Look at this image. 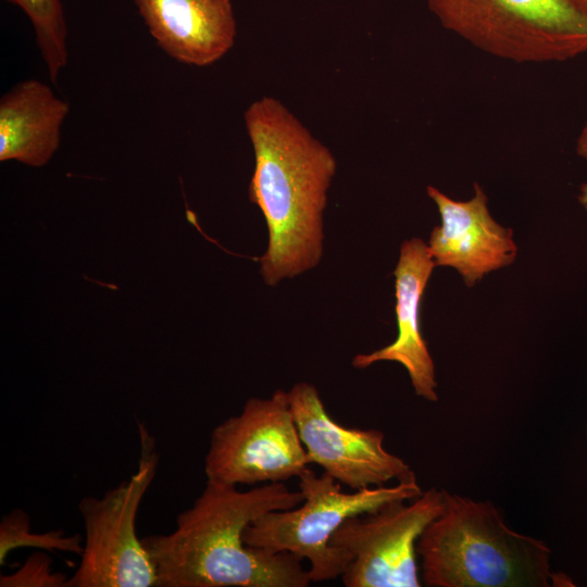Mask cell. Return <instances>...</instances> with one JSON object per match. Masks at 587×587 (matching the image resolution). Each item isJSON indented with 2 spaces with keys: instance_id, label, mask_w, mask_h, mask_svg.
<instances>
[{
  "instance_id": "obj_5",
  "label": "cell",
  "mask_w": 587,
  "mask_h": 587,
  "mask_svg": "<svg viewBox=\"0 0 587 587\" xmlns=\"http://www.w3.org/2000/svg\"><path fill=\"white\" fill-rule=\"evenodd\" d=\"M446 29L517 63L563 62L587 52V12L572 0H425Z\"/></svg>"
},
{
  "instance_id": "obj_12",
  "label": "cell",
  "mask_w": 587,
  "mask_h": 587,
  "mask_svg": "<svg viewBox=\"0 0 587 587\" xmlns=\"http://www.w3.org/2000/svg\"><path fill=\"white\" fill-rule=\"evenodd\" d=\"M150 34L171 58L208 66L234 46L230 0H134Z\"/></svg>"
},
{
  "instance_id": "obj_16",
  "label": "cell",
  "mask_w": 587,
  "mask_h": 587,
  "mask_svg": "<svg viewBox=\"0 0 587 587\" xmlns=\"http://www.w3.org/2000/svg\"><path fill=\"white\" fill-rule=\"evenodd\" d=\"M51 558L45 552H34L23 565L9 575L0 576L1 587H66L68 577L53 572Z\"/></svg>"
},
{
  "instance_id": "obj_8",
  "label": "cell",
  "mask_w": 587,
  "mask_h": 587,
  "mask_svg": "<svg viewBox=\"0 0 587 587\" xmlns=\"http://www.w3.org/2000/svg\"><path fill=\"white\" fill-rule=\"evenodd\" d=\"M445 491L432 487L408 501L347 519L329 545L352 558L341 575L346 587H420L417 541L445 507Z\"/></svg>"
},
{
  "instance_id": "obj_4",
  "label": "cell",
  "mask_w": 587,
  "mask_h": 587,
  "mask_svg": "<svg viewBox=\"0 0 587 587\" xmlns=\"http://www.w3.org/2000/svg\"><path fill=\"white\" fill-rule=\"evenodd\" d=\"M303 501L296 508L267 512L246 527V545L276 552H290L308 561L311 582L341 577L352 558L329 545L344 522L374 512L389 503L411 501L423 490L416 476L394 486H377L346 492L341 484L323 472L305 469L298 477Z\"/></svg>"
},
{
  "instance_id": "obj_6",
  "label": "cell",
  "mask_w": 587,
  "mask_h": 587,
  "mask_svg": "<svg viewBox=\"0 0 587 587\" xmlns=\"http://www.w3.org/2000/svg\"><path fill=\"white\" fill-rule=\"evenodd\" d=\"M137 471L100 498L78 503L85 539L80 562L66 587H155L154 565L136 533L140 503L154 479L159 453L153 436L139 423Z\"/></svg>"
},
{
  "instance_id": "obj_3",
  "label": "cell",
  "mask_w": 587,
  "mask_h": 587,
  "mask_svg": "<svg viewBox=\"0 0 587 587\" xmlns=\"http://www.w3.org/2000/svg\"><path fill=\"white\" fill-rule=\"evenodd\" d=\"M428 587H546L550 549L511 529L490 501L445 491V507L416 546Z\"/></svg>"
},
{
  "instance_id": "obj_19",
  "label": "cell",
  "mask_w": 587,
  "mask_h": 587,
  "mask_svg": "<svg viewBox=\"0 0 587 587\" xmlns=\"http://www.w3.org/2000/svg\"><path fill=\"white\" fill-rule=\"evenodd\" d=\"M574 3H576L580 9H583L585 12H587V0H572Z\"/></svg>"
},
{
  "instance_id": "obj_10",
  "label": "cell",
  "mask_w": 587,
  "mask_h": 587,
  "mask_svg": "<svg viewBox=\"0 0 587 587\" xmlns=\"http://www.w3.org/2000/svg\"><path fill=\"white\" fill-rule=\"evenodd\" d=\"M426 191L440 215V225L434 227L427 243L436 266L457 270L472 287L515 260L513 232L491 216L479 184L474 183V195L466 201L454 200L434 186Z\"/></svg>"
},
{
  "instance_id": "obj_17",
  "label": "cell",
  "mask_w": 587,
  "mask_h": 587,
  "mask_svg": "<svg viewBox=\"0 0 587 587\" xmlns=\"http://www.w3.org/2000/svg\"><path fill=\"white\" fill-rule=\"evenodd\" d=\"M576 151L579 157L587 161V121L585 122L576 142Z\"/></svg>"
},
{
  "instance_id": "obj_13",
  "label": "cell",
  "mask_w": 587,
  "mask_h": 587,
  "mask_svg": "<svg viewBox=\"0 0 587 587\" xmlns=\"http://www.w3.org/2000/svg\"><path fill=\"white\" fill-rule=\"evenodd\" d=\"M66 101L37 79L16 84L0 100V161L30 166L47 164L57 152Z\"/></svg>"
},
{
  "instance_id": "obj_1",
  "label": "cell",
  "mask_w": 587,
  "mask_h": 587,
  "mask_svg": "<svg viewBox=\"0 0 587 587\" xmlns=\"http://www.w3.org/2000/svg\"><path fill=\"white\" fill-rule=\"evenodd\" d=\"M299 490L265 483L249 490L207 480L191 507L178 514L166 535L142 544L154 565L159 587H308L302 560L245 544L248 525L274 510L298 507Z\"/></svg>"
},
{
  "instance_id": "obj_9",
  "label": "cell",
  "mask_w": 587,
  "mask_h": 587,
  "mask_svg": "<svg viewBox=\"0 0 587 587\" xmlns=\"http://www.w3.org/2000/svg\"><path fill=\"white\" fill-rule=\"evenodd\" d=\"M288 397L310 464L321 466L341 485L359 490L415 476L403 459L385 449L383 432L335 422L314 385L299 382Z\"/></svg>"
},
{
  "instance_id": "obj_2",
  "label": "cell",
  "mask_w": 587,
  "mask_h": 587,
  "mask_svg": "<svg viewBox=\"0 0 587 587\" xmlns=\"http://www.w3.org/2000/svg\"><path fill=\"white\" fill-rule=\"evenodd\" d=\"M254 153L248 195L261 210L268 242L260 273L268 286L315 267L323 253V213L337 161L278 99L262 97L245 112Z\"/></svg>"
},
{
  "instance_id": "obj_15",
  "label": "cell",
  "mask_w": 587,
  "mask_h": 587,
  "mask_svg": "<svg viewBox=\"0 0 587 587\" xmlns=\"http://www.w3.org/2000/svg\"><path fill=\"white\" fill-rule=\"evenodd\" d=\"M24 547L80 555L84 550V539L82 540L78 534L65 535L61 529L34 533L29 515L21 509H14L3 515L0 522V564L3 565L10 551Z\"/></svg>"
},
{
  "instance_id": "obj_14",
  "label": "cell",
  "mask_w": 587,
  "mask_h": 587,
  "mask_svg": "<svg viewBox=\"0 0 587 587\" xmlns=\"http://www.w3.org/2000/svg\"><path fill=\"white\" fill-rule=\"evenodd\" d=\"M20 7L32 22L49 77L57 84L68 60L67 28L61 0H5Z\"/></svg>"
},
{
  "instance_id": "obj_18",
  "label": "cell",
  "mask_w": 587,
  "mask_h": 587,
  "mask_svg": "<svg viewBox=\"0 0 587 587\" xmlns=\"http://www.w3.org/2000/svg\"><path fill=\"white\" fill-rule=\"evenodd\" d=\"M578 201L582 207L587 210V183H584L579 188Z\"/></svg>"
},
{
  "instance_id": "obj_7",
  "label": "cell",
  "mask_w": 587,
  "mask_h": 587,
  "mask_svg": "<svg viewBox=\"0 0 587 587\" xmlns=\"http://www.w3.org/2000/svg\"><path fill=\"white\" fill-rule=\"evenodd\" d=\"M288 391L250 398L238 415L220 423L204 458L207 480L238 486L285 483L309 467Z\"/></svg>"
},
{
  "instance_id": "obj_11",
  "label": "cell",
  "mask_w": 587,
  "mask_h": 587,
  "mask_svg": "<svg viewBox=\"0 0 587 587\" xmlns=\"http://www.w3.org/2000/svg\"><path fill=\"white\" fill-rule=\"evenodd\" d=\"M436 267L428 245L420 238L402 242L394 271L396 288V339L371 353L357 354L352 365L365 369L376 362L391 361L408 372L415 394L437 401L435 365L421 333L420 310L428 279Z\"/></svg>"
}]
</instances>
